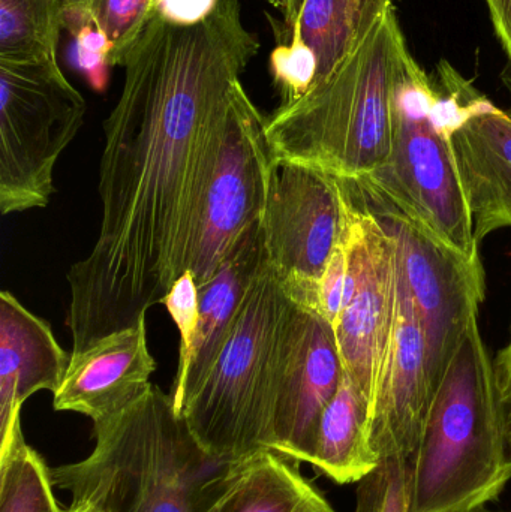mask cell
<instances>
[{
  "instance_id": "6da1fadb",
  "label": "cell",
  "mask_w": 511,
  "mask_h": 512,
  "mask_svg": "<svg viewBox=\"0 0 511 512\" xmlns=\"http://www.w3.org/2000/svg\"><path fill=\"white\" fill-rule=\"evenodd\" d=\"M258 50L239 0L195 24L153 11L129 48L104 123L98 240L68 273L72 352L137 324L185 273L207 141Z\"/></svg>"
},
{
  "instance_id": "7a4b0ae2",
  "label": "cell",
  "mask_w": 511,
  "mask_h": 512,
  "mask_svg": "<svg viewBox=\"0 0 511 512\" xmlns=\"http://www.w3.org/2000/svg\"><path fill=\"white\" fill-rule=\"evenodd\" d=\"M476 87L452 65L426 74L404 48L392 99V147L386 164L348 183L366 203L389 207L465 261L479 264V242L462 188L452 135Z\"/></svg>"
},
{
  "instance_id": "3957f363",
  "label": "cell",
  "mask_w": 511,
  "mask_h": 512,
  "mask_svg": "<svg viewBox=\"0 0 511 512\" xmlns=\"http://www.w3.org/2000/svg\"><path fill=\"white\" fill-rule=\"evenodd\" d=\"M477 316L435 390L419 447L407 460L408 512L480 510L510 483L507 406Z\"/></svg>"
},
{
  "instance_id": "277c9868",
  "label": "cell",
  "mask_w": 511,
  "mask_h": 512,
  "mask_svg": "<svg viewBox=\"0 0 511 512\" xmlns=\"http://www.w3.org/2000/svg\"><path fill=\"white\" fill-rule=\"evenodd\" d=\"M405 47L393 6L344 65L267 119L275 161L305 165L345 183H362L383 167L392 147L393 87Z\"/></svg>"
},
{
  "instance_id": "5b68a950",
  "label": "cell",
  "mask_w": 511,
  "mask_h": 512,
  "mask_svg": "<svg viewBox=\"0 0 511 512\" xmlns=\"http://www.w3.org/2000/svg\"><path fill=\"white\" fill-rule=\"evenodd\" d=\"M95 448L80 462L51 468L56 489L104 512H200L224 462L207 456L173 397L152 384L128 408L93 424Z\"/></svg>"
},
{
  "instance_id": "8992f818",
  "label": "cell",
  "mask_w": 511,
  "mask_h": 512,
  "mask_svg": "<svg viewBox=\"0 0 511 512\" xmlns=\"http://www.w3.org/2000/svg\"><path fill=\"white\" fill-rule=\"evenodd\" d=\"M288 297L269 264L249 289L215 360L174 411L218 462L269 450L273 349Z\"/></svg>"
},
{
  "instance_id": "52a82bcc",
  "label": "cell",
  "mask_w": 511,
  "mask_h": 512,
  "mask_svg": "<svg viewBox=\"0 0 511 512\" xmlns=\"http://www.w3.org/2000/svg\"><path fill=\"white\" fill-rule=\"evenodd\" d=\"M266 125L237 81L210 132L189 224L185 271H191L198 288L263 218L275 168Z\"/></svg>"
},
{
  "instance_id": "ba28073f",
  "label": "cell",
  "mask_w": 511,
  "mask_h": 512,
  "mask_svg": "<svg viewBox=\"0 0 511 512\" xmlns=\"http://www.w3.org/2000/svg\"><path fill=\"white\" fill-rule=\"evenodd\" d=\"M59 60L0 62V212L44 209L54 167L86 117Z\"/></svg>"
},
{
  "instance_id": "9c48e42d",
  "label": "cell",
  "mask_w": 511,
  "mask_h": 512,
  "mask_svg": "<svg viewBox=\"0 0 511 512\" xmlns=\"http://www.w3.org/2000/svg\"><path fill=\"white\" fill-rule=\"evenodd\" d=\"M347 183L314 168L275 161L263 215L267 264L293 303L318 310V286L345 234Z\"/></svg>"
},
{
  "instance_id": "30bf717a",
  "label": "cell",
  "mask_w": 511,
  "mask_h": 512,
  "mask_svg": "<svg viewBox=\"0 0 511 512\" xmlns=\"http://www.w3.org/2000/svg\"><path fill=\"white\" fill-rule=\"evenodd\" d=\"M344 242L347 280L333 330L344 373L372 408L395 327L396 245L377 216L353 194Z\"/></svg>"
},
{
  "instance_id": "8fae6325",
  "label": "cell",
  "mask_w": 511,
  "mask_h": 512,
  "mask_svg": "<svg viewBox=\"0 0 511 512\" xmlns=\"http://www.w3.org/2000/svg\"><path fill=\"white\" fill-rule=\"evenodd\" d=\"M351 194L395 240L399 279L416 310L429 375L437 390L468 324L485 300V268L482 262L473 264L444 248L401 213Z\"/></svg>"
},
{
  "instance_id": "7c38bea8",
  "label": "cell",
  "mask_w": 511,
  "mask_h": 512,
  "mask_svg": "<svg viewBox=\"0 0 511 512\" xmlns=\"http://www.w3.org/2000/svg\"><path fill=\"white\" fill-rule=\"evenodd\" d=\"M344 378L333 325L288 298L273 349L269 450L311 462L318 423Z\"/></svg>"
},
{
  "instance_id": "4fadbf2b",
  "label": "cell",
  "mask_w": 511,
  "mask_h": 512,
  "mask_svg": "<svg viewBox=\"0 0 511 512\" xmlns=\"http://www.w3.org/2000/svg\"><path fill=\"white\" fill-rule=\"evenodd\" d=\"M434 394L419 319L398 274L395 327L369 430L378 462L390 457L410 460L414 456Z\"/></svg>"
},
{
  "instance_id": "5bb4252c",
  "label": "cell",
  "mask_w": 511,
  "mask_h": 512,
  "mask_svg": "<svg viewBox=\"0 0 511 512\" xmlns=\"http://www.w3.org/2000/svg\"><path fill=\"white\" fill-rule=\"evenodd\" d=\"M155 370L144 316L132 327L72 352L62 384L53 394V408L101 423L140 399L152 385Z\"/></svg>"
},
{
  "instance_id": "9a60e30c",
  "label": "cell",
  "mask_w": 511,
  "mask_h": 512,
  "mask_svg": "<svg viewBox=\"0 0 511 512\" xmlns=\"http://www.w3.org/2000/svg\"><path fill=\"white\" fill-rule=\"evenodd\" d=\"M474 236L511 228V116L480 96L452 135Z\"/></svg>"
},
{
  "instance_id": "2e32d148",
  "label": "cell",
  "mask_w": 511,
  "mask_h": 512,
  "mask_svg": "<svg viewBox=\"0 0 511 512\" xmlns=\"http://www.w3.org/2000/svg\"><path fill=\"white\" fill-rule=\"evenodd\" d=\"M68 354L44 319L12 292L0 294V438L21 421V409L39 391L56 393Z\"/></svg>"
},
{
  "instance_id": "e0dca14e",
  "label": "cell",
  "mask_w": 511,
  "mask_h": 512,
  "mask_svg": "<svg viewBox=\"0 0 511 512\" xmlns=\"http://www.w3.org/2000/svg\"><path fill=\"white\" fill-rule=\"evenodd\" d=\"M296 463L266 448L225 463L200 512H336Z\"/></svg>"
},
{
  "instance_id": "ac0fdd59",
  "label": "cell",
  "mask_w": 511,
  "mask_h": 512,
  "mask_svg": "<svg viewBox=\"0 0 511 512\" xmlns=\"http://www.w3.org/2000/svg\"><path fill=\"white\" fill-rule=\"evenodd\" d=\"M266 268V240L261 218L237 240L212 279L198 288L200 318L197 334L192 346L188 373L179 385H174L170 393L174 408L203 378L215 360L249 289Z\"/></svg>"
},
{
  "instance_id": "d6986e66",
  "label": "cell",
  "mask_w": 511,
  "mask_h": 512,
  "mask_svg": "<svg viewBox=\"0 0 511 512\" xmlns=\"http://www.w3.org/2000/svg\"><path fill=\"white\" fill-rule=\"evenodd\" d=\"M372 408L344 373L321 414L309 465L336 484H359L378 468L369 442Z\"/></svg>"
},
{
  "instance_id": "ffe728a7",
  "label": "cell",
  "mask_w": 511,
  "mask_h": 512,
  "mask_svg": "<svg viewBox=\"0 0 511 512\" xmlns=\"http://www.w3.org/2000/svg\"><path fill=\"white\" fill-rule=\"evenodd\" d=\"M65 0H0V62L57 60Z\"/></svg>"
},
{
  "instance_id": "44dd1931",
  "label": "cell",
  "mask_w": 511,
  "mask_h": 512,
  "mask_svg": "<svg viewBox=\"0 0 511 512\" xmlns=\"http://www.w3.org/2000/svg\"><path fill=\"white\" fill-rule=\"evenodd\" d=\"M0 512H66L54 495L51 468L27 444L21 421L0 438Z\"/></svg>"
},
{
  "instance_id": "7402d4cb",
  "label": "cell",
  "mask_w": 511,
  "mask_h": 512,
  "mask_svg": "<svg viewBox=\"0 0 511 512\" xmlns=\"http://www.w3.org/2000/svg\"><path fill=\"white\" fill-rule=\"evenodd\" d=\"M155 0H65V29L90 23L104 35L110 66L126 53L153 12Z\"/></svg>"
},
{
  "instance_id": "603a6c76",
  "label": "cell",
  "mask_w": 511,
  "mask_h": 512,
  "mask_svg": "<svg viewBox=\"0 0 511 512\" xmlns=\"http://www.w3.org/2000/svg\"><path fill=\"white\" fill-rule=\"evenodd\" d=\"M356 512H408V462L383 460L357 486Z\"/></svg>"
},
{
  "instance_id": "cb8c5ba5",
  "label": "cell",
  "mask_w": 511,
  "mask_h": 512,
  "mask_svg": "<svg viewBox=\"0 0 511 512\" xmlns=\"http://www.w3.org/2000/svg\"><path fill=\"white\" fill-rule=\"evenodd\" d=\"M159 304H164L180 333L179 366L174 378V387L179 385L188 373L200 318L198 285L191 271L180 274L179 279L171 285L170 291L162 297Z\"/></svg>"
},
{
  "instance_id": "d4e9b609",
  "label": "cell",
  "mask_w": 511,
  "mask_h": 512,
  "mask_svg": "<svg viewBox=\"0 0 511 512\" xmlns=\"http://www.w3.org/2000/svg\"><path fill=\"white\" fill-rule=\"evenodd\" d=\"M69 33L74 36L78 66L86 72L93 89L101 90L105 84V68L110 66L104 35L90 23L81 24Z\"/></svg>"
},
{
  "instance_id": "484cf974",
  "label": "cell",
  "mask_w": 511,
  "mask_h": 512,
  "mask_svg": "<svg viewBox=\"0 0 511 512\" xmlns=\"http://www.w3.org/2000/svg\"><path fill=\"white\" fill-rule=\"evenodd\" d=\"M345 280H347V251H345L344 237H342L318 286V310L320 315H323L332 325L335 324L341 312Z\"/></svg>"
},
{
  "instance_id": "4316f807",
  "label": "cell",
  "mask_w": 511,
  "mask_h": 512,
  "mask_svg": "<svg viewBox=\"0 0 511 512\" xmlns=\"http://www.w3.org/2000/svg\"><path fill=\"white\" fill-rule=\"evenodd\" d=\"M219 0H155L153 11L176 24L200 23L212 14Z\"/></svg>"
},
{
  "instance_id": "83f0119b",
  "label": "cell",
  "mask_w": 511,
  "mask_h": 512,
  "mask_svg": "<svg viewBox=\"0 0 511 512\" xmlns=\"http://www.w3.org/2000/svg\"><path fill=\"white\" fill-rule=\"evenodd\" d=\"M495 33L511 63V0H486Z\"/></svg>"
},
{
  "instance_id": "f1b7e54d",
  "label": "cell",
  "mask_w": 511,
  "mask_h": 512,
  "mask_svg": "<svg viewBox=\"0 0 511 512\" xmlns=\"http://www.w3.org/2000/svg\"><path fill=\"white\" fill-rule=\"evenodd\" d=\"M494 366L501 399L506 403V406H511V333L507 345L498 352L497 358L494 360Z\"/></svg>"
},
{
  "instance_id": "f546056e",
  "label": "cell",
  "mask_w": 511,
  "mask_h": 512,
  "mask_svg": "<svg viewBox=\"0 0 511 512\" xmlns=\"http://www.w3.org/2000/svg\"><path fill=\"white\" fill-rule=\"evenodd\" d=\"M66 512H104L98 505L92 504L89 501H72Z\"/></svg>"
},
{
  "instance_id": "4dcf8cb0",
  "label": "cell",
  "mask_w": 511,
  "mask_h": 512,
  "mask_svg": "<svg viewBox=\"0 0 511 512\" xmlns=\"http://www.w3.org/2000/svg\"><path fill=\"white\" fill-rule=\"evenodd\" d=\"M501 83H503L504 89H506L507 95L510 98V108L507 110V113L511 116V63L501 72Z\"/></svg>"
},
{
  "instance_id": "1f68e13d",
  "label": "cell",
  "mask_w": 511,
  "mask_h": 512,
  "mask_svg": "<svg viewBox=\"0 0 511 512\" xmlns=\"http://www.w3.org/2000/svg\"><path fill=\"white\" fill-rule=\"evenodd\" d=\"M507 439H509V445L511 450V406H507Z\"/></svg>"
},
{
  "instance_id": "d6a6232c",
  "label": "cell",
  "mask_w": 511,
  "mask_h": 512,
  "mask_svg": "<svg viewBox=\"0 0 511 512\" xmlns=\"http://www.w3.org/2000/svg\"><path fill=\"white\" fill-rule=\"evenodd\" d=\"M471 512H507V511H491L488 508H480V510L471 511Z\"/></svg>"
}]
</instances>
